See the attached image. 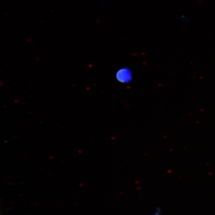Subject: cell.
<instances>
[{
    "instance_id": "cell-1",
    "label": "cell",
    "mask_w": 215,
    "mask_h": 215,
    "mask_svg": "<svg viewBox=\"0 0 215 215\" xmlns=\"http://www.w3.org/2000/svg\"><path fill=\"white\" fill-rule=\"evenodd\" d=\"M160 213H161V210H160V208L158 207L156 209L155 212H154V213H152L151 215H160Z\"/></svg>"
}]
</instances>
